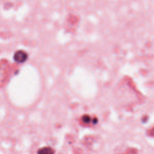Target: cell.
Here are the masks:
<instances>
[{
    "label": "cell",
    "instance_id": "cell-2",
    "mask_svg": "<svg viewBox=\"0 0 154 154\" xmlns=\"http://www.w3.org/2000/svg\"><path fill=\"white\" fill-rule=\"evenodd\" d=\"M82 120H83L84 122H86V123H88V122L90 121L91 119H90V116H83Z\"/></svg>",
    "mask_w": 154,
    "mask_h": 154
},
{
    "label": "cell",
    "instance_id": "cell-1",
    "mask_svg": "<svg viewBox=\"0 0 154 154\" xmlns=\"http://www.w3.org/2000/svg\"><path fill=\"white\" fill-rule=\"evenodd\" d=\"M27 54L23 51H17L14 55V60L17 63H23L27 59Z\"/></svg>",
    "mask_w": 154,
    "mask_h": 154
}]
</instances>
